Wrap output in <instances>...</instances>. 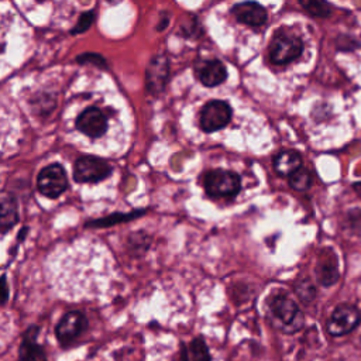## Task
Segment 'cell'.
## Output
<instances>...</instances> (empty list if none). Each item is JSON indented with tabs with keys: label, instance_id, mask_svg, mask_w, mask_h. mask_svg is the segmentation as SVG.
Returning <instances> with one entry per match:
<instances>
[{
	"label": "cell",
	"instance_id": "cell-8",
	"mask_svg": "<svg viewBox=\"0 0 361 361\" xmlns=\"http://www.w3.org/2000/svg\"><path fill=\"white\" fill-rule=\"evenodd\" d=\"M169 79V61L164 55L154 56L145 71V87L151 94L161 93Z\"/></svg>",
	"mask_w": 361,
	"mask_h": 361
},
{
	"label": "cell",
	"instance_id": "cell-10",
	"mask_svg": "<svg viewBox=\"0 0 361 361\" xmlns=\"http://www.w3.org/2000/svg\"><path fill=\"white\" fill-rule=\"evenodd\" d=\"M76 128L90 138H99L107 130V118L100 109L87 107L78 116Z\"/></svg>",
	"mask_w": 361,
	"mask_h": 361
},
{
	"label": "cell",
	"instance_id": "cell-18",
	"mask_svg": "<svg viewBox=\"0 0 361 361\" xmlns=\"http://www.w3.org/2000/svg\"><path fill=\"white\" fill-rule=\"evenodd\" d=\"M310 183H312V175L305 168H299L296 172H293L289 176V185L295 190H306L310 188Z\"/></svg>",
	"mask_w": 361,
	"mask_h": 361
},
{
	"label": "cell",
	"instance_id": "cell-26",
	"mask_svg": "<svg viewBox=\"0 0 361 361\" xmlns=\"http://www.w3.org/2000/svg\"><path fill=\"white\" fill-rule=\"evenodd\" d=\"M107 1H110V3H117V1H120V0H107Z\"/></svg>",
	"mask_w": 361,
	"mask_h": 361
},
{
	"label": "cell",
	"instance_id": "cell-1",
	"mask_svg": "<svg viewBox=\"0 0 361 361\" xmlns=\"http://www.w3.org/2000/svg\"><path fill=\"white\" fill-rule=\"evenodd\" d=\"M272 319L286 333H293L303 326V314L293 299L285 293H278L269 299Z\"/></svg>",
	"mask_w": 361,
	"mask_h": 361
},
{
	"label": "cell",
	"instance_id": "cell-23",
	"mask_svg": "<svg viewBox=\"0 0 361 361\" xmlns=\"http://www.w3.org/2000/svg\"><path fill=\"white\" fill-rule=\"evenodd\" d=\"M76 61L80 63H92L100 69H107V63L104 58L99 54H82L76 58Z\"/></svg>",
	"mask_w": 361,
	"mask_h": 361
},
{
	"label": "cell",
	"instance_id": "cell-9",
	"mask_svg": "<svg viewBox=\"0 0 361 361\" xmlns=\"http://www.w3.org/2000/svg\"><path fill=\"white\" fill-rule=\"evenodd\" d=\"M86 316L78 310H72L62 316V319L55 327V336L62 344H66L79 337L86 330Z\"/></svg>",
	"mask_w": 361,
	"mask_h": 361
},
{
	"label": "cell",
	"instance_id": "cell-25",
	"mask_svg": "<svg viewBox=\"0 0 361 361\" xmlns=\"http://www.w3.org/2000/svg\"><path fill=\"white\" fill-rule=\"evenodd\" d=\"M353 188H354V190L357 192V195L361 197V182H357V183H354V185H353Z\"/></svg>",
	"mask_w": 361,
	"mask_h": 361
},
{
	"label": "cell",
	"instance_id": "cell-24",
	"mask_svg": "<svg viewBox=\"0 0 361 361\" xmlns=\"http://www.w3.org/2000/svg\"><path fill=\"white\" fill-rule=\"evenodd\" d=\"M3 288H4L3 303H6V302H7V299H8V286H7V278H6V275H3Z\"/></svg>",
	"mask_w": 361,
	"mask_h": 361
},
{
	"label": "cell",
	"instance_id": "cell-3",
	"mask_svg": "<svg viewBox=\"0 0 361 361\" xmlns=\"http://www.w3.org/2000/svg\"><path fill=\"white\" fill-rule=\"evenodd\" d=\"M303 44L300 38L286 32H275L269 42V61L274 65H286L300 56Z\"/></svg>",
	"mask_w": 361,
	"mask_h": 361
},
{
	"label": "cell",
	"instance_id": "cell-21",
	"mask_svg": "<svg viewBox=\"0 0 361 361\" xmlns=\"http://www.w3.org/2000/svg\"><path fill=\"white\" fill-rule=\"evenodd\" d=\"M94 18H96V14H94L93 10H87V11H85V13H82V14L79 16L78 24L71 30L72 35L85 32V31L92 25V23L94 21Z\"/></svg>",
	"mask_w": 361,
	"mask_h": 361
},
{
	"label": "cell",
	"instance_id": "cell-16",
	"mask_svg": "<svg viewBox=\"0 0 361 361\" xmlns=\"http://www.w3.org/2000/svg\"><path fill=\"white\" fill-rule=\"evenodd\" d=\"M38 327L31 326L23 337V343L20 345V357L18 361H37V357L41 353L39 345L37 344Z\"/></svg>",
	"mask_w": 361,
	"mask_h": 361
},
{
	"label": "cell",
	"instance_id": "cell-20",
	"mask_svg": "<svg viewBox=\"0 0 361 361\" xmlns=\"http://www.w3.org/2000/svg\"><path fill=\"white\" fill-rule=\"evenodd\" d=\"M295 292L303 302H310L316 296V289L309 279L299 281L295 286Z\"/></svg>",
	"mask_w": 361,
	"mask_h": 361
},
{
	"label": "cell",
	"instance_id": "cell-22",
	"mask_svg": "<svg viewBox=\"0 0 361 361\" xmlns=\"http://www.w3.org/2000/svg\"><path fill=\"white\" fill-rule=\"evenodd\" d=\"M144 212H133V213H128V214H114V216H109V217H104V219H99L97 221H93L92 226H110V224H116L118 221H127L126 219H133L134 216H140Z\"/></svg>",
	"mask_w": 361,
	"mask_h": 361
},
{
	"label": "cell",
	"instance_id": "cell-7",
	"mask_svg": "<svg viewBox=\"0 0 361 361\" xmlns=\"http://www.w3.org/2000/svg\"><path fill=\"white\" fill-rule=\"evenodd\" d=\"M360 319H361V316L355 306L347 305V303L338 305L333 310V313L327 322V331L334 337L344 336L358 326Z\"/></svg>",
	"mask_w": 361,
	"mask_h": 361
},
{
	"label": "cell",
	"instance_id": "cell-15",
	"mask_svg": "<svg viewBox=\"0 0 361 361\" xmlns=\"http://www.w3.org/2000/svg\"><path fill=\"white\" fill-rule=\"evenodd\" d=\"M18 221V206L16 197L11 193L1 195V216H0V230L7 233Z\"/></svg>",
	"mask_w": 361,
	"mask_h": 361
},
{
	"label": "cell",
	"instance_id": "cell-4",
	"mask_svg": "<svg viewBox=\"0 0 361 361\" xmlns=\"http://www.w3.org/2000/svg\"><path fill=\"white\" fill-rule=\"evenodd\" d=\"M111 173V166L106 159L93 155H85L76 159L73 165V178L80 183H96Z\"/></svg>",
	"mask_w": 361,
	"mask_h": 361
},
{
	"label": "cell",
	"instance_id": "cell-13",
	"mask_svg": "<svg viewBox=\"0 0 361 361\" xmlns=\"http://www.w3.org/2000/svg\"><path fill=\"white\" fill-rule=\"evenodd\" d=\"M324 252H326L324 250L323 252H320L314 271H316L317 281L323 286H330L336 283L338 279V267H337L334 252L331 250H329V254H324Z\"/></svg>",
	"mask_w": 361,
	"mask_h": 361
},
{
	"label": "cell",
	"instance_id": "cell-12",
	"mask_svg": "<svg viewBox=\"0 0 361 361\" xmlns=\"http://www.w3.org/2000/svg\"><path fill=\"white\" fill-rule=\"evenodd\" d=\"M196 75L204 86L213 87L227 79V69L219 59H206L196 66Z\"/></svg>",
	"mask_w": 361,
	"mask_h": 361
},
{
	"label": "cell",
	"instance_id": "cell-2",
	"mask_svg": "<svg viewBox=\"0 0 361 361\" xmlns=\"http://www.w3.org/2000/svg\"><path fill=\"white\" fill-rule=\"evenodd\" d=\"M203 186L210 197H233L240 192L241 178L226 169H213L203 175Z\"/></svg>",
	"mask_w": 361,
	"mask_h": 361
},
{
	"label": "cell",
	"instance_id": "cell-19",
	"mask_svg": "<svg viewBox=\"0 0 361 361\" xmlns=\"http://www.w3.org/2000/svg\"><path fill=\"white\" fill-rule=\"evenodd\" d=\"M190 355H192V361H212L209 348L204 343V340L202 337H196L192 340L190 343Z\"/></svg>",
	"mask_w": 361,
	"mask_h": 361
},
{
	"label": "cell",
	"instance_id": "cell-6",
	"mask_svg": "<svg viewBox=\"0 0 361 361\" xmlns=\"http://www.w3.org/2000/svg\"><path fill=\"white\" fill-rule=\"evenodd\" d=\"M233 110L224 100H210L200 110L199 124L204 133H213L226 127L231 120Z\"/></svg>",
	"mask_w": 361,
	"mask_h": 361
},
{
	"label": "cell",
	"instance_id": "cell-14",
	"mask_svg": "<svg viewBox=\"0 0 361 361\" xmlns=\"http://www.w3.org/2000/svg\"><path fill=\"white\" fill-rule=\"evenodd\" d=\"M299 168H302V158L293 149H283L278 152L274 158V169L281 176L289 178Z\"/></svg>",
	"mask_w": 361,
	"mask_h": 361
},
{
	"label": "cell",
	"instance_id": "cell-17",
	"mask_svg": "<svg viewBox=\"0 0 361 361\" xmlns=\"http://www.w3.org/2000/svg\"><path fill=\"white\" fill-rule=\"evenodd\" d=\"M300 6L313 17H329L331 14L330 4L326 0H299Z\"/></svg>",
	"mask_w": 361,
	"mask_h": 361
},
{
	"label": "cell",
	"instance_id": "cell-5",
	"mask_svg": "<svg viewBox=\"0 0 361 361\" xmlns=\"http://www.w3.org/2000/svg\"><path fill=\"white\" fill-rule=\"evenodd\" d=\"M37 186L38 190L49 199L61 196L69 186L63 166L59 164H51L42 168L37 178Z\"/></svg>",
	"mask_w": 361,
	"mask_h": 361
},
{
	"label": "cell",
	"instance_id": "cell-11",
	"mask_svg": "<svg viewBox=\"0 0 361 361\" xmlns=\"http://www.w3.org/2000/svg\"><path fill=\"white\" fill-rule=\"evenodd\" d=\"M233 16L237 18V21L251 25V27H259L267 21V10L255 1H243L231 8Z\"/></svg>",
	"mask_w": 361,
	"mask_h": 361
}]
</instances>
